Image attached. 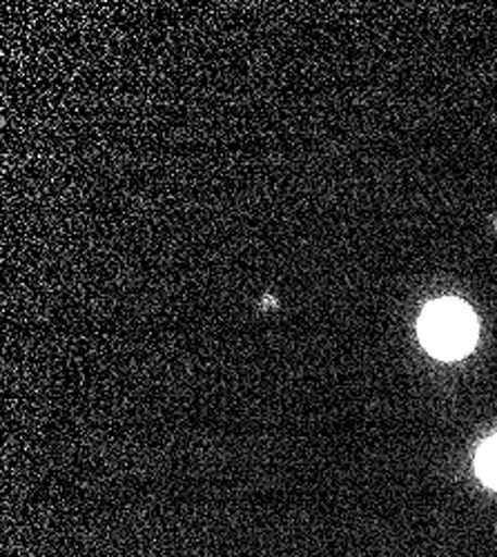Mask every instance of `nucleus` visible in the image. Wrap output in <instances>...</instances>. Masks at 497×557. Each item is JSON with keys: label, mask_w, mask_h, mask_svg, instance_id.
<instances>
[{"label": "nucleus", "mask_w": 497, "mask_h": 557, "mask_svg": "<svg viewBox=\"0 0 497 557\" xmlns=\"http://www.w3.org/2000/svg\"><path fill=\"white\" fill-rule=\"evenodd\" d=\"M420 335L426 350L439 359H458L475 342V319L460 301H437L424 310Z\"/></svg>", "instance_id": "f257e3e1"}, {"label": "nucleus", "mask_w": 497, "mask_h": 557, "mask_svg": "<svg viewBox=\"0 0 497 557\" xmlns=\"http://www.w3.org/2000/svg\"><path fill=\"white\" fill-rule=\"evenodd\" d=\"M477 471H480V478L488 484V486H495L497 488V437L488 440L482 450H480V457H477Z\"/></svg>", "instance_id": "f03ea898"}]
</instances>
